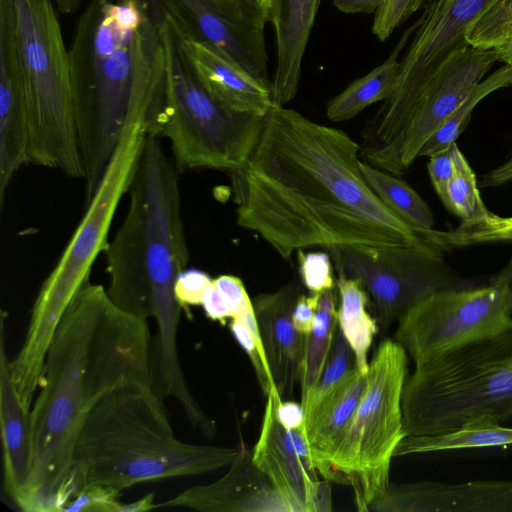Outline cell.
Here are the masks:
<instances>
[{
    "label": "cell",
    "mask_w": 512,
    "mask_h": 512,
    "mask_svg": "<svg viewBox=\"0 0 512 512\" xmlns=\"http://www.w3.org/2000/svg\"><path fill=\"white\" fill-rule=\"evenodd\" d=\"M171 25L182 60L219 103L236 112L261 116L275 105L271 85L256 79L222 50L190 39Z\"/></svg>",
    "instance_id": "ffe728a7"
},
{
    "label": "cell",
    "mask_w": 512,
    "mask_h": 512,
    "mask_svg": "<svg viewBox=\"0 0 512 512\" xmlns=\"http://www.w3.org/2000/svg\"><path fill=\"white\" fill-rule=\"evenodd\" d=\"M511 21L512 0H502L469 33V45L480 49H493Z\"/></svg>",
    "instance_id": "d6a6232c"
},
{
    "label": "cell",
    "mask_w": 512,
    "mask_h": 512,
    "mask_svg": "<svg viewBox=\"0 0 512 512\" xmlns=\"http://www.w3.org/2000/svg\"><path fill=\"white\" fill-rule=\"evenodd\" d=\"M369 511L512 512V480L389 484Z\"/></svg>",
    "instance_id": "d6986e66"
},
{
    "label": "cell",
    "mask_w": 512,
    "mask_h": 512,
    "mask_svg": "<svg viewBox=\"0 0 512 512\" xmlns=\"http://www.w3.org/2000/svg\"><path fill=\"white\" fill-rule=\"evenodd\" d=\"M406 379L407 352L396 340H384L369 363L365 391L331 463L330 481L352 487L359 511H369L389 485L391 459L405 436Z\"/></svg>",
    "instance_id": "30bf717a"
},
{
    "label": "cell",
    "mask_w": 512,
    "mask_h": 512,
    "mask_svg": "<svg viewBox=\"0 0 512 512\" xmlns=\"http://www.w3.org/2000/svg\"><path fill=\"white\" fill-rule=\"evenodd\" d=\"M508 445H512V427L503 426L499 422L478 420L449 433L404 436L395 449L394 457Z\"/></svg>",
    "instance_id": "484cf974"
},
{
    "label": "cell",
    "mask_w": 512,
    "mask_h": 512,
    "mask_svg": "<svg viewBox=\"0 0 512 512\" xmlns=\"http://www.w3.org/2000/svg\"><path fill=\"white\" fill-rule=\"evenodd\" d=\"M29 118L12 0H0V206L28 163Z\"/></svg>",
    "instance_id": "e0dca14e"
},
{
    "label": "cell",
    "mask_w": 512,
    "mask_h": 512,
    "mask_svg": "<svg viewBox=\"0 0 512 512\" xmlns=\"http://www.w3.org/2000/svg\"><path fill=\"white\" fill-rule=\"evenodd\" d=\"M356 366L354 353L340 332L335 334L334 342L323 370L301 403L306 413L332 389L351 369Z\"/></svg>",
    "instance_id": "1f68e13d"
},
{
    "label": "cell",
    "mask_w": 512,
    "mask_h": 512,
    "mask_svg": "<svg viewBox=\"0 0 512 512\" xmlns=\"http://www.w3.org/2000/svg\"><path fill=\"white\" fill-rule=\"evenodd\" d=\"M161 137L147 134L129 188V206L106 254L107 293L120 309L156 321L154 354L173 361L183 310L174 283L189 261L177 166Z\"/></svg>",
    "instance_id": "277c9868"
},
{
    "label": "cell",
    "mask_w": 512,
    "mask_h": 512,
    "mask_svg": "<svg viewBox=\"0 0 512 512\" xmlns=\"http://www.w3.org/2000/svg\"><path fill=\"white\" fill-rule=\"evenodd\" d=\"M160 28L166 82L159 136L169 140L177 168H242L260 138L266 115L236 112L214 99L182 60L173 27L161 11Z\"/></svg>",
    "instance_id": "9c48e42d"
},
{
    "label": "cell",
    "mask_w": 512,
    "mask_h": 512,
    "mask_svg": "<svg viewBox=\"0 0 512 512\" xmlns=\"http://www.w3.org/2000/svg\"><path fill=\"white\" fill-rule=\"evenodd\" d=\"M300 295L299 286L289 283L252 300L271 377L281 399L290 397L301 380L306 335L298 332L292 321Z\"/></svg>",
    "instance_id": "44dd1931"
},
{
    "label": "cell",
    "mask_w": 512,
    "mask_h": 512,
    "mask_svg": "<svg viewBox=\"0 0 512 512\" xmlns=\"http://www.w3.org/2000/svg\"><path fill=\"white\" fill-rule=\"evenodd\" d=\"M147 319L125 312L89 281L63 314L48 347L31 409L32 461L16 507L63 512L79 432L109 393L151 383Z\"/></svg>",
    "instance_id": "7a4b0ae2"
},
{
    "label": "cell",
    "mask_w": 512,
    "mask_h": 512,
    "mask_svg": "<svg viewBox=\"0 0 512 512\" xmlns=\"http://www.w3.org/2000/svg\"><path fill=\"white\" fill-rule=\"evenodd\" d=\"M213 283L225 298L233 318H240L254 309L253 302L240 278L233 275H220L213 279Z\"/></svg>",
    "instance_id": "ab89813d"
},
{
    "label": "cell",
    "mask_w": 512,
    "mask_h": 512,
    "mask_svg": "<svg viewBox=\"0 0 512 512\" xmlns=\"http://www.w3.org/2000/svg\"><path fill=\"white\" fill-rule=\"evenodd\" d=\"M274 397V414L277 421L286 429H299L304 427L305 412L300 403L291 400H282L277 391L270 392Z\"/></svg>",
    "instance_id": "7bdbcfd3"
},
{
    "label": "cell",
    "mask_w": 512,
    "mask_h": 512,
    "mask_svg": "<svg viewBox=\"0 0 512 512\" xmlns=\"http://www.w3.org/2000/svg\"><path fill=\"white\" fill-rule=\"evenodd\" d=\"M359 162L345 131L274 105L246 164L230 172L236 222L284 259L310 246L428 242L377 197Z\"/></svg>",
    "instance_id": "6da1fadb"
},
{
    "label": "cell",
    "mask_w": 512,
    "mask_h": 512,
    "mask_svg": "<svg viewBox=\"0 0 512 512\" xmlns=\"http://www.w3.org/2000/svg\"><path fill=\"white\" fill-rule=\"evenodd\" d=\"M325 249L339 276L362 283L377 321L384 327L434 293L471 286L448 266L442 249L431 242L388 248L337 245Z\"/></svg>",
    "instance_id": "4fadbf2b"
},
{
    "label": "cell",
    "mask_w": 512,
    "mask_h": 512,
    "mask_svg": "<svg viewBox=\"0 0 512 512\" xmlns=\"http://www.w3.org/2000/svg\"><path fill=\"white\" fill-rule=\"evenodd\" d=\"M265 8H269L271 0H258Z\"/></svg>",
    "instance_id": "f907efd6"
},
{
    "label": "cell",
    "mask_w": 512,
    "mask_h": 512,
    "mask_svg": "<svg viewBox=\"0 0 512 512\" xmlns=\"http://www.w3.org/2000/svg\"><path fill=\"white\" fill-rule=\"evenodd\" d=\"M252 461L290 505L292 512L331 511L328 480L320 481L311 460L304 427L286 429L275 418L274 397L267 396Z\"/></svg>",
    "instance_id": "2e32d148"
},
{
    "label": "cell",
    "mask_w": 512,
    "mask_h": 512,
    "mask_svg": "<svg viewBox=\"0 0 512 512\" xmlns=\"http://www.w3.org/2000/svg\"><path fill=\"white\" fill-rule=\"evenodd\" d=\"M512 182V157L483 175L479 187H498Z\"/></svg>",
    "instance_id": "bcb514c9"
},
{
    "label": "cell",
    "mask_w": 512,
    "mask_h": 512,
    "mask_svg": "<svg viewBox=\"0 0 512 512\" xmlns=\"http://www.w3.org/2000/svg\"><path fill=\"white\" fill-rule=\"evenodd\" d=\"M69 55L88 202L127 126L159 136L166 82L160 11L149 0H91Z\"/></svg>",
    "instance_id": "3957f363"
},
{
    "label": "cell",
    "mask_w": 512,
    "mask_h": 512,
    "mask_svg": "<svg viewBox=\"0 0 512 512\" xmlns=\"http://www.w3.org/2000/svg\"><path fill=\"white\" fill-rule=\"evenodd\" d=\"M512 85V68L506 64L483 79L435 131L422 147L419 156H428L447 150L456 142L470 121L475 107L491 93Z\"/></svg>",
    "instance_id": "4dcf8cb0"
},
{
    "label": "cell",
    "mask_w": 512,
    "mask_h": 512,
    "mask_svg": "<svg viewBox=\"0 0 512 512\" xmlns=\"http://www.w3.org/2000/svg\"><path fill=\"white\" fill-rule=\"evenodd\" d=\"M321 0H271L268 21L276 36L273 101L284 106L297 94L304 53Z\"/></svg>",
    "instance_id": "cb8c5ba5"
},
{
    "label": "cell",
    "mask_w": 512,
    "mask_h": 512,
    "mask_svg": "<svg viewBox=\"0 0 512 512\" xmlns=\"http://www.w3.org/2000/svg\"><path fill=\"white\" fill-rule=\"evenodd\" d=\"M154 509H156V503H154V494L150 493L134 502L121 503L118 512H144Z\"/></svg>",
    "instance_id": "c3c4849f"
},
{
    "label": "cell",
    "mask_w": 512,
    "mask_h": 512,
    "mask_svg": "<svg viewBox=\"0 0 512 512\" xmlns=\"http://www.w3.org/2000/svg\"><path fill=\"white\" fill-rule=\"evenodd\" d=\"M336 285L340 295L337 310L339 330L354 353L357 368L367 374V355L378 331L376 320L367 311L368 293L356 279L339 276Z\"/></svg>",
    "instance_id": "4316f807"
},
{
    "label": "cell",
    "mask_w": 512,
    "mask_h": 512,
    "mask_svg": "<svg viewBox=\"0 0 512 512\" xmlns=\"http://www.w3.org/2000/svg\"><path fill=\"white\" fill-rule=\"evenodd\" d=\"M319 296L320 293H311L309 296L301 294L294 305L292 312L293 325L303 335L309 334L312 330Z\"/></svg>",
    "instance_id": "b9f144b4"
},
{
    "label": "cell",
    "mask_w": 512,
    "mask_h": 512,
    "mask_svg": "<svg viewBox=\"0 0 512 512\" xmlns=\"http://www.w3.org/2000/svg\"><path fill=\"white\" fill-rule=\"evenodd\" d=\"M146 135L139 123L125 128L81 221L37 293L24 341L10 362L13 384L26 407L38 390L46 353L63 314L108 247L113 218L129 191Z\"/></svg>",
    "instance_id": "8992f818"
},
{
    "label": "cell",
    "mask_w": 512,
    "mask_h": 512,
    "mask_svg": "<svg viewBox=\"0 0 512 512\" xmlns=\"http://www.w3.org/2000/svg\"><path fill=\"white\" fill-rule=\"evenodd\" d=\"M454 173L448 187L446 208L457 215L461 226L456 232H470L485 226L495 215L485 206L476 175L456 142L450 146Z\"/></svg>",
    "instance_id": "f1b7e54d"
},
{
    "label": "cell",
    "mask_w": 512,
    "mask_h": 512,
    "mask_svg": "<svg viewBox=\"0 0 512 512\" xmlns=\"http://www.w3.org/2000/svg\"><path fill=\"white\" fill-rule=\"evenodd\" d=\"M512 240V216L494 215L485 226L470 232H442L441 241L449 248L456 245Z\"/></svg>",
    "instance_id": "d590c367"
},
{
    "label": "cell",
    "mask_w": 512,
    "mask_h": 512,
    "mask_svg": "<svg viewBox=\"0 0 512 512\" xmlns=\"http://www.w3.org/2000/svg\"><path fill=\"white\" fill-rule=\"evenodd\" d=\"M405 436L449 433L512 419V327L415 365L402 393Z\"/></svg>",
    "instance_id": "52a82bcc"
},
{
    "label": "cell",
    "mask_w": 512,
    "mask_h": 512,
    "mask_svg": "<svg viewBox=\"0 0 512 512\" xmlns=\"http://www.w3.org/2000/svg\"><path fill=\"white\" fill-rule=\"evenodd\" d=\"M83 0H53L56 9L66 15L74 14L76 13Z\"/></svg>",
    "instance_id": "681fc988"
},
{
    "label": "cell",
    "mask_w": 512,
    "mask_h": 512,
    "mask_svg": "<svg viewBox=\"0 0 512 512\" xmlns=\"http://www.w3.org/2000/svg\"><path fill=\"white\" fill-rule=\"evenodd\" d=\"M424 2L425 0H384L374 15L372 33L380 41H385Z\"/></svg>",
    "instance_id": "8d00e7d4"
},
{
    "label": "cell",
    "mask_w": 512,
    "mask_h": 512,
    "mask_svg": "<svg viewBox=\"0 0 512 512\" xmlns=\"http://www.w3.org/2000/svg\"><path fill=\"white\" fill-rule=\"evenodd\" d=\"M493 49L496 52L497 60L512 68V21L507 25Z\"/></svg>",
    "instance_id": "7dc6e473"
},
{
    "label": "cell",
    "mask_w": 512,
    "mask_h": 512,
    "mask_svg": "<svg viewBox=\"0 0 512 512\" xmlns=\"http://www.w3.org/2000/svg\"><path fill=\"white\" fill-rule=\"evenodd\" d=\"M384 0H334V7L346 14L376 13Z\"/></svg>",
    "instance_id": "f6af8a7d"
},
{
    "label": "cell",
    "mask_w": 512,
    "mask_h": 512,
    "mask_svg": "<svg viewBox=\"0 0 512 512\" xmlns=\"http://www.w3.org/2000/svg\"><path fill=\"white\" fill-rule=\"evenodd\" d=\"M367 385V374L351 369L305 413L304 434L316 471L330 481L331 463Z\"/></svg>",
    "instance_id": "7402d4cb"
},
{
    "label": "cell",
    "mask_w": 512,
    "mask_h": 512,
    "mask_svg": "<svg viewBox=\"0 0 512 512\" xmlns=\"http://www.w3.org/2000/svg\"><path fill=\"white\" fill-rule=\"evenodd\" d=\"M337 322L336 297L332 290L320 293L312 330L306 335L301 374V403L319 378L330 354Z\"/></svg>",
    "instance_id": "f546056e"
},
{
    "label": "cell",
    "mask_w": 512,
    "mask_h": 512,
    "mask_svg": "<svg viewBox=\"0 0 512 512\" xmlns=\"http://www.w3.org/2000/svg\"><path fill=\"white\" fill-rule=\"evenodd\" d=\"M299 273L305 287L311 293L332 290L335 282L330 255L326 252L297 250Z\"/></svg>",
    "instance_id": "836d02e7"
},
{
    "label": "cell",
    "mask_w": 512,
    "mask_h": 512,
    "mask_svg": "<svg viewBox=\"0 0 512 512\" xmlns=\"http://www.w3.org/2000/svg\"><path fill=\"white\" fill-rule=\"evenodd\" d=\"M511 306H512V296H511Z\"/></svg>",
    "instance_id": "816d5d0a"
},
{
    "label": "cell",
    "mask_w": 512,
    "mask_h": 512,
    "mask_svg": "<svg viewBox=\"0 0 512 512\" xmlns=\"http://www.w3.org/2000/svg\"><path fill=\"white\" fill-rule=\"evenodd\" d=\"M420 17L409 26L388 58L365 76L354 80L327 104L326 116L332 122L347 121L368 106L386 100L394 91L400 73L399 56L420 25Z\"/></svg>",
    "instance_id": "d4e9b609"
},
{
    "label": "cell",
    "mask_w": 512,
    "mask_h": 512,
    "mask_svg": "<svg viewBox=\"0 0 512 512\" xmlns=\"http://www.w3.org/2000/svg\"><path fill=\"white\" fill-rule=\"evenodd\" d=\"M162 400L152 386L131 385L109 393L91 410L75 443L65 507L89 485L122 491L142 482L202 475L231 464L239 446L178 439Z\"/></svg>",
    "instance_id": "5b68a950"
},
{
    "label": "cell",
    "mask_w": 512,
    "mask_h": 512,
    "mask_svg": "<svg viewBox=\"0 0 512 512\" xmlns=\"http://www.w3.org/2000/svg\"><path fill=\"white\" fill-rule=\"evenodd\" d=\"M215 482L192 486L162 503L158 508H184L205 512H292L290 505L267 476L252 461L244 444Z\"/></svg>",
    "instance_id": "ac0fdd59"
},
{
    "label": "cell",
    "mask_w": 512,
    "mask_h": 512,
    "mask_svg": "<svg viewBox=\"0 0 512 512\" xmlns=\"http://www.w3.org/2000/svg\"><path fill=\"white\" fill-rule=\"evenodd\" d=\"M230 331L249 357L263 393L277 391L273 383L265 352L258 346L250 328L238 318L231 319Z\"/></svg>",
    "instance_id": "e575fe53"
},
{
    "label": "cell",
    "mask_w": 512,
    "mask_h": 512,
    "mask_svg": "<svg viewBox=\"0 0 512 512\" xmlns=\"http://www.w3.org/2000/svg\"><path fill=\"white\" fill-rule=\"evenodd\" d=\"M201 306L206 316L221 324H225L228 318H233V313L219 289L212 283L206 289Z\"/></svg>",
    "instance_id": "ee69618b"
},
{
    "label": "cell",
    "mask_w": 512,
    "mask_h": 512,
    "mask_svg": "<svg viewBox=\"0 0 512 512\" xmlns=\"http://www.w3.org/2000/svg\"><path fill=\"white\" fill-rule=\"evenodd\" d=\"M186 37L217 47L271 85L265 45L268 10L258 0H149Z\"/></svg>",
    "instance_id": "5bb4252c"
},
{
    "label": "cell",
    "mask_w": 512,
    "mask_h": 512,
    "mask_svg": "<svg viewBox=\"0 0 512 512\" xmlns=\"http://www.w3.org/2000/svg\"><path fill=\"white\" fill-rule=\"evenodd\" d=\"M512 260L486 285L434 293L399 318L396 341L415 365L512 327Z\"/></svg>",
    "instance_id": "7c38bea8"
},
{
    "label": "cell",
    "mask_w": 512,
    "mask_h": 512,
    "mask_svg": "<svg viewBox=\"0 0 512 512\" xmlns=\"http://www.w3.org/2000/svg\"><path fill=\"white\" fill-rule=\"evenodd\" d=\"M121 491L101 486L89 485L78 491L64 508L65 512H118Z\"/></svg>",
    "instance_id": "74e56055"
},
{
    "label": "cell",
    "mask_w": 512,
    "mask_h": 512,
    "mask_svg": "<svg viewBox=\"0 0 512 512\" xmlns=\"http://www.w3.org/2000/svg\"><path fill=\"white\" fill-rule=\"evenodd\" d=\"M359 168L368 186L395 215L418 233L434 229L431 209L409 184L362 160Z\"/></svg>",
    "instance_id": "83f0119b"
},
{
    "label": "cell",
    "mask_w": 512,
    "mask_h": 512,
    "mask_svg": "<svg viewBox=\"0 0 512 512\" xmlns=\"http://www.w3.org/2000/svg\"><path fill=\"white\" fill-rule=\"evenodd\" d=\"M29 118L28 163L83 178L69 49L53 0H12Z\"/></svg>",
    "instance_id": "ba28073f"
},
{
    "label": "cell",
    "mask_w": 512,
    "mask_h": 512,
    "mask_svg": "<svg viewBox=\"0 0 512 512\" xmlns=\"http://www.w3.org/2000/svg\"><path fill=\"white\" fill-rule=\"evenodd\" d=\"M5 348L4 316L0 340V422L3 448V491L17 505L29 477L32 461L30 410L21 403L12 381Z\"/></svg>",
    "instance_id": "603a6c76"
},
{
    "label": "cell",
    "mask_w": 512,
    "mask_h": 512,
    "mask_svg": "<svg viewBox=\"0 0 512 512\" xmlns=\"http://www.w3.org/2000/svg\"><path fill=\"white\" fill-rule=\"evenodd\" d=\"M498 61L494 49L469 46L437 69L413 104L385 172L402 176L427 140L467 98Z\"/></svg>",
    "instance_id": "9a60e30c"
},
{
    "label": "cell",
    "mask_w": 512,
    "mask_h": 512,
    "mask_svg": "<svg viewBox=\"0 0 512 512\" xmlns=\"http://www.w3.org/2000/svg\"><path fill=\"white\" fill-rule=\"evenodd\" d=\"M212 280L209 274L195 268L184 269L179 273L174 283V294L183 310L189 314V307L201 305Z\"/></svg>",
    "instance_id": "f35d334b"
},
{
    "label": "cell",
    "mask_w": 512,
    "mask_h": 512,
    "mask_svg": "<svg viewBox=\"0 0 512 512\" xmlns=\"http://www.w3.org/2000/svg\"><path fill=\"white\" fill-rule=\"evenodd\" d=\"M427 169L436 193L446 206L448 187L454 173V162L450 148L431 155Z\"/></svg>",
    "instance_id": "60d3db41"
},
{
    "label": "cell",
    "mask_w": 512,
    "mask_h": 512,
    "mask_svg": "<svg viewBox=\"0 0 512 512\" xmlns=\"http://www.w3.org/2000/svg\"><path fill=\"white\" fill-rule=\"evenodd\" d=\"M501 1L425 0L395 89L362 131V143L370 152L387 155L394 150L427 82L448 57L470 46L469 33Z\"/></svg>",
    "instance_id": "8fae6325"
}]
</instances>
